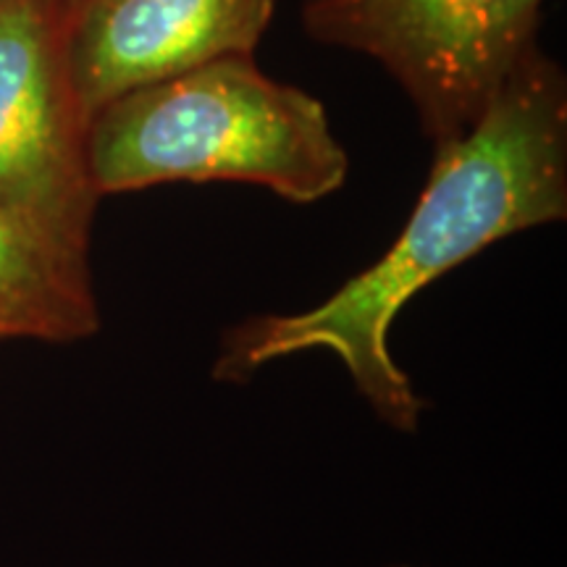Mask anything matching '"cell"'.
<instances>
[{
    "label": "cell",
    "instance_id": "obj_3",
    "mask_svg": "<svg viewBox=\"0 0 567 567\" xmlns=\"http://www.w3.org/2000/svg\"><path fill=\"white\" fill-rule=\"evenodd\" d=\"M544 0H305L302 27L384 66L436 147L471 132L536 48Z\"/></svg>",
    "mask_w": 567,
    "mask_h": 567
},
{
    "label": "cell",
    "instance_id": "obj_5",
    "mask_svg": "<svg viewBox=\"0 0 567 567\" xmlns=\"http://www.w3.org/2000/svg\"><path fill=\"white\" fill-rule=\"evenodd\" d=\"M279 0H90L66 21L84 126L103 105L226 55H252Z\"/></svg>",
    "mask_w": 567,
    "mask_h": 567
},
{
    "label": "cell",
    "instance_id": "obj_7",
    "mask_svg": "<svg viewBox=\"0 0 567 567\" xmlns=\"http://www.w3.org/2000/svg\"><path fill=\"white\" fill-rule=\"evenodd\" d=\"M55 3H59V9H61V13H63V19H71L74 17L76 11L82 9L84 3H90V0H55Z\"/></svg>",
    "mask_w": 567,
    "mask_h": 567
},
{
    "label": "cell",
    "instance_id": "obj_1",
    "mask_svg": "<svg viewBox=\"0 0 567 567\" xmlns=\"http://www.w3.org/2000/svg\"><path fill=\"white\" fill-rule=\"evenodd\" d=\"M567 213V84L534 48L471 132L436 147L413 216L394 245L316 308L255 316L226 331L213 379L243 384L274 360L329 350L354 389L396 431H415L425 402L394 363L402 308L473 255Z\"/></svg>",
    "mask_w": 567,
    "mask_h": 567
},
{
    "label": "cell",
    "instance_id": "obj_2",
    "mask_svg": "<svg viewBox=\"0 0 567 567\" xmlns=\"http://www.w3.org/2000/svg\"><path fill=\"white\" fill-rule=\"evenodd\" d=\"M84 153L101 197L221 179L316 203L350 174L323 103L271 80L252 55H226L116 97L90 118Z\"/></svg>",
    "mask_w": 567,
    "mask_h": 567
},
{
    "label": "cell",
    "instance_id": "obj_8",
    "mask_svg": "<svg viewBox=\"0 0 567 567\" xmlns=\"http://www.w3.org/2000/svg\"><path fill=\"white\" fill-rule=\"evenodd\" d=\"M394 567H408V565H394Z\"/></svg>",
    "mask_w": 567,
    "mask_h": 567
},
{
    "label": "cell",
    "instance_id": "obj_6",
    "mask_svg": "<svg viewBox=\"0 0 567 567\" xmlns=\"http://www.w3.org/2000/svg\"><path fill=\"white\" fill-rule=\"evenodd\" d=\"M97 329L87 255L0 205V339L66 344Z\"/></svg>",
    "mask_w": 567,
    "mask_h": 567
},
{
    "label": "cell",
    "instance_id": "obj_4",
    "mask_svg": "<svg viewBox=\"0 0 567 567\" xmlns=\"http://www.w3.org/2000/svg\"><path fill=\"white\" fill-rule=\"evenodd\" d=\"M55 0H0V205L90 250L95 193Z\"/></svg>",
    "mask_w": 567,
    "mask_h": 567
}]
</instances>
